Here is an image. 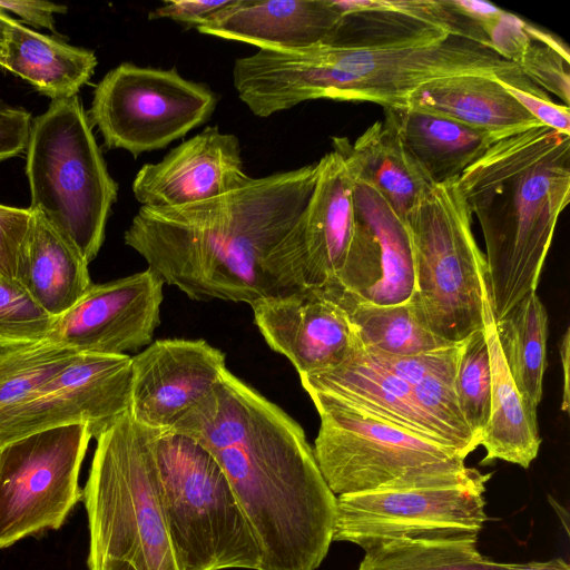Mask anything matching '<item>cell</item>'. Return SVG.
<instances>
[{"label":"cell","instance_id":"1","mask_svg":"<svg viewBox=\"0 0 570 570\" xmlns=\"http://www.w3.org/2000/svg\"><path fill=\"white\" fill-rule=\"evenodd\" d=\"M225 473L258 541L259 570H316L333 542L336 495L302 426L227 368L170 429Z\"/></svg>","mask_w":570,"mask_h":570},{"label":"cell","instance_id":"2","mask_svg":"<svg viewBox=\"0 0 570 570\" xmlns=\"http://www.w3.org/2000/svg\"><path fill=\"white\" fill-rule=\"evenodd\" d=\"M317 163L252 178L217 198L140 207L125 244L195 301L254 302L301 287L286 239L314 189Z\"/></svg>","mask_w":570,"mask_h":570},{"label":"cell","instance_id":"3","mask_svg":"<svg viewBox=\"0 0 570 570\" xmlns=\"http://www.w3.org/2000/svg\"><path fill=\"white\" fill-rule=\"evenodd\" d=\"M519 67L466 38L424 43L347 48L321 43L294 51L264 50L235 60L234 87L257 117L266 118L315 99L407 107L410 95L434 79L483 75L505 80Z\"/></svg>","mask_w":570,"mask_h":570},{"label":"cell","instance_id":"4","mask_svg":"<svg viewBox=\"0 0 570 570\" xmlns=\"http://www.w3.org/2000/svg\"><path fill=\"white\" fill-rule=\"evenodd\" d=\"M480 223L494 320L537 289L570 199V136L539 125L498 140L458 178Z\"/></svg>","mask_w":570,"mask_h":570},{"label":"cell","instance_id":"5","mask_svg":"<svg viewBox=\"0 0 570 570\" xmlns=\"http://www.w3.org/2000/svg\"><path fill=\"white\" fill-rule=\"evenodd\" d=\"M160 431L138 422L128 410L96 439L81 497L89 570H99L107 559L128 561L136 570H178L159 495Z\"/></svg>","mask_w":570,"mask_h":570},{"label":"cell","instance_id":"6","mask_svg":"<svg viewBox=\"0 0 570 570\" xmlns=\"http://www.w3.org/2000/svg\"><path fill=\"white\" fill-rule=\"evenodd\" d=\"M321 420L314 456L330 490L342 494L469 487L485 490L490 473L468 468L456 451L348 402L307 392Z\"/></svg>","mask_w":570,"mask_h":570},{"label":"cell","instance_id":"7","mask_svg":"<svg viewBox=\"0 0 570 570\" xmlns=\"http://www.w3.org/2000/svg\"><path fill=\"white\" fill-rule=\"evenodd\" d=\"M159 495L178 570H259L254 530L225 473L195 439L161 430Z\"/></svg>","mask_w":570,"mask_h":570},{"label":"cell","instance_id":"8","mask_svg":"<svg viewBox=\"0 0 570 570\" xmlns=\"http://www.w3.org/2000/svg\"><path fill=\"white\" fill-rule=\"evenodd\" d=\"M26 150L30 208L89 264L102 245L118 185L78 96L50 102L31 124Z\"/></svg>","mask_w":570,"mask_h":570},{"label":"cell","instance_id":"9","mask_svg":"<svg viewBox=\"0 0 570 570\" xmlns=\"http://www.w3.org/2000/svg\"><path fill=\"white\" fill-rule=\"evenodd\" d=\"M414 263L412 301L429 330L459 344L483 328L485 257L458 179L434 184L404 218Z\"/></svg>","mask_w":570,"mask_h":570},{"label":"cell","instance_id":"10","mask_svg":"<svg viewBox=\"0 0 570 570\" xmlns=\"http://www.w3.org/2000/svg\"><path fill=\"white\" fill-rule=\"evenodd\" d=\"M216 105L212 89L185 79L174 68L124 62L96 86L88 118L107 148L138 157L205 124Z\"/></svg>","mask_w":570,"mask_h":570},{"label":"cell","instance_id":"11","mask_svg":"<svg viewBox=\"0 0 570 570\" xmlns=\"http://www.w3.org/2000/svg\"><path fill=\"white\" fill-rule=\"evenodd\" d=\"M88 425L39 431L0 449V549L59 529L81 500Z\"/></svg>","mask_w":570,"mask_h":570},{"label":"cell","instance_id":"12","mask_svg":"<svg viewBox=\"0 0 570 570\" xmlns=\"http://www.w3.org/2000/svg\"><path fill=\"white\" fill-rule=\"evenodd\" d=\"M484 491L444 487L337 495L332 541L364 551L399 540L478 542L488 520Z\"/></svg>","mask_w":570,"mask_h":570},{"label":"cell","instance_id":"13","mask_svg":"<svg viewBox=\"0 0 570 570\" xmlns=\"http://www.w3.org/2000/svg\"><path fill=\"white\" fill-rule=\"evenodd\" d=\"M131 356L79 354L29 397L0 409V449L29 434L86 424L97 439L130 409Z\"/></svg>","mask_w":570,"mask_h":570},{"label":"cell","instance_id":"14","mask_svg":"<svg viewBox=\"0 0 570 570\" xmlns=\"http://www.w3.org/2000/svg\"><path fill=\"white\" fill-rule=\"evenodd\" d=\"M163 286L150 268L92 284L56 318L48 338L82 354L119 355L148 346L160 322Z\"/></svg>","mask_w":570,"mask_h":570},{"label":"cell","instance_id":"15","mask_svg":"<svg viewBox=\"0 0 570 570\" xmlns=\"http://www.w3.org/2000/svg\"><path fill=\"white\" fill-rule=\"evenodd\" d=\"M225 368V354L204 340H157L131 356L129 410L149 428L170 429L213 392Z\"/></svg>","mask_w":570,"mask_h":570},{"label":"cell","instance_id":"16","mask_svg":"<svg viewBox=\"0 0 570 570\" xmlns=\"http://www.w3.org/2000/svg\"><path fill=\"white\" fill-rule=\"evenodd\" d=\"M352 177L358 226L337 284L327 292L376 305L403 303L412 297L415 281L404 222L374 187Z\"/></svg>","mask_w":570,"mask_h":570},{"label":"cell","instance_id":"17","mask_svg":"<svg viewBox=\"0 0 570 570\" xmlns=\"http://www.w3.org/2000/svg\"><path fill=\"white\" fill-rule=\"evenodd\" d=\"M250 306L268 346L288 358L299 376L337 366L360 341L342 305L317 288L299 287Z\"/></svg>","mask_w":570,"mask_h":570},{"label":"cell","instance_id":"18","mask_svg":"<svg viewBox=\"0 0 570 570\" xmlns=\"http://www.w3.org/2000/svg\"><path fill=\"white\" fill-rule=\"evenodd\" d=\"M308 203L287 237L302 287L333 289L343 271L358 226L354 180L341 154L327 153Z\"/></svg>","mask_w":570,"mask_h":570},{"label":"cell","instance_id":"19","mask_svg":"<svg viewBox=\"0 0 570 570\" xmlns=\"http://www.w3.org/2000/svg\"><path fill=\"white\" fill-rule=\"evenodd\" d=\"M238 138L218 127L171 149L159 163L137 173L132 193L142 207H177L210 200L236 190L253 177L244 169Z\"/></svg>","mask_w":570,"mask_h":570},{"label":"cell","instance_id":"20","mask_svg":"<svg viewBox=\"0 0 570 570\" xmlns=\"http://www.w3.org/2000/svg\"><path fill=\"white\" fill-rule=\"evenodd\" d=\"M299 379L306 392L335 395L371 415L450 448L464 458L478 448L474 441L428 410L405 381L376 363L361 341L337 366Z\"/></svg>","mask_w":570,"mask_h":570},{"label":"cell","instance_id":"21","mask_svg":"<svg viewBox=\"0 0 570 570\" xmlns=\"http://www.w3.org/2000/svg\"><path fill=\"white\" fill-rule=\"evenodd\" d=\"M334 0H230L197 30L264 50L327 43L342 20Z\"/></svg>","mask_w":570,"mask_h":570},{"label":"cell","instance_id":"22","mask_svg":"<svg viewBox=\"0 0 570 570\" xmlns=\"http://www.w3.org/2000/svg\"><path fill=\"white\" fill-rule=\"evenodd\" d=\"M332 146L351 174L374 187L402 220L434 185L405 147L387 108L384 119L370 126L353 144L345 137H334Z\"/></svg>","mask_w":570,"mask_h":570},{"label":"cell","instance_id":"23","mask_svg":"<svg viewBox=\"0 0 570 570\" xmlns=\"http://www.w3.org/2000/svg\"><path fill=\"white\" fill-rule=\"evenodd\" d=\"M407 106L439 114L490 134L497 141L541 125L497 80L459 75L417 87Z\"/></svg>","mask_w":570,"mask_h":570},{"label":"cell","instance_id":"24","mask_svg":"<svg viewBox=\"0 0 570 570\" xmlns=\"http://www.w3.org/2000/svg\"><path fill=\"white\" fill-rule=\"evenodd\" d=\"M483 330L491 367V409L480 445L485 449L482 464L502 460L529 468L537 458L541 438L537 407L517 389L499 344L489 292L483 297Z\"/></svg>","mask_w":570,"mask_h":570},{"label":"cell","instance_id":"25","mask_svg":"<svg viewBox=\"0 0 570 570\" xmlns=\"http://www.w3.org/2000/svg\"><path fill=\"white\" fill-rule=\"evenodd\" d=\"M77 248L35 212L17 271V282L51 316L71 308L94 284Z\"/></svg>","mask_w":570,"mask_h":570},{"label":"cell","instance_id":"26","mask_svg":"<svg viewBox=\"0 0 570 570\" xmlns=\"http://www.w3.org/2000/svg\"><path fill=\"white\" fill-rule=\"evenodd\" d=\"M400 136L432 184L458 179L497 140L488 132L414 107L387 108Z\"/></svg>","mask_w":570,"mask_h":570},{"label":"cell","instance_id":"27","mask_svg":"<svg viewBox=\"0 0 570 570\" xmlns=\"http://www.w3.org/2000/svg\"><path fill=\"white\" fill-rule=\"evenodd\" d=\"M97 63L94 51L68 45L13 20L0 67L57 100L77 96L94 75Z\"/></svg>","mask_w":570,"mask_h":570},{"label":"cell","instance_id":"28","mask_svg":"<svg viewBox=\"0 0 570 570\" xmlns=\"http://www.w3.org/2000/svg\"><path fill=\"white\" fill-rule=\"evenodd\" d=\"M324 293L346 311L366 348L396 356H414L454 345L429 330L412 298L393 305H376L342 291Z\"/></svg>","mask_w":570,"mask_h":570},{"label":"cell","instance_id":"29","mask_svg":"<svg viewBox=\"0 0 570 570\" xmlns=\"http://www.w3.org/2000/svg\"><path fill=\"white\" fill-rule=\"evenodd\" d=\"M495 330L517 389L537 407L542 399L547 366L548 314L535 291L495 321Z\"/></svg>","mask_w":570,"mask_h":570},{"label":"cell","instance_id":"30","mask_svg":"<svg viewBox=\"0 0 570 570\" xmlns=\"http://www.w3.org/2000/svg\"><path fill=\"white\" fill-rule=\"evenodd\" d=\"M461 343L414 356L390 355L363 347L376 363L405 381L428 410L479 446L460 412L454 392Z\"/></svg>","mask_w":570,"mask_h":570},{"label":"cell","instance_id":"31","mask_svg":"<svg viewBox=\"0 0 570 570\" xmlns=\"http://www.w3.org/2000/svg\"><path fill=\"white\" fill-rule=\"evenodd\" d=\"M473 541L399 540L365 551L357 570H507Z\"/></svg>","mask_w":570,"mask_h":570},{"label":"cell","instance_id":"32","mask_svg":"<svg viewBox=\"0 0 570 570\" xmlns=\"http://www.w3.org/2000/svg\"><path fill=\"white\" fill-rule=\"evenodd\" d=\"M79 354L49 338L0 348V409L36 393Z\"/></svg>","mask_w":570,"mask_h":570},{"label":"cell","instance_id":"33","mask_svg":"<svg viewBox=\"0 0 570 570\" xmlns=\"http://www.w3.org/2000/svg\"><path fill=\"white\" fill-rule=\"evenodd\" d=\"M491 384L489 350L481 328L461 343L454 380L460 412L479 445L490 417Z\"/></svg>","mask_w":570,"mask_h":570},{"label":"cell","instance_id":"34","mask_svg":"<svg viewBox=\"0 0 570 570\" xmlns=\"http://www.w3.org/2000/svg\"><path fill=\"white\" fill-rule=\"evenodd\" d=\"M55 321L17 281L0 278V348L48 338Z\"/></svg>","mask_w":570,"mask_h":570},{"label":"cell","instance_id":"35","mask_svg":"<svg viewBox=\"0 0 570 570\" xmlns=\"http://www.w3.org/2000/svg\"><path fill=\"white\" fill-rule=\"evenodd\" d=\"M532 41L517 63L521 72L542 90H549L569 107L570 58L568 47L558 38L533 26Z\"/></svg>","mask_w":570,"mask_h":570},{"label":"cell","instance_id":"36","mask_svg":"<svg viewBox=\"0 0 570 570\" xmlns=\"http://www.w3.org/2000/svg\"><path fill=\"white\" fill-rule=\"evenodd\" d=\"M498 82L541 125L570 136L569 107L552 101L523 73Z\"/></svg>","mask_w":570,"mask_h":570},{"label":"cell","instance_id":"37","mask_svg":"<svg viewBox=\"0 0 570 570\" xmlns=\"http://www.w3.org/2000/svg\"><path fill=\"white\" fill-rule=\"evenodd\" d=\"M35 210L0 204V278L17 281L21 252Z\"/></svg>","mask_w":570,"mask_h":570},{"label":"cell","instance_id":"38","mask_svg":"<svg viewBox=\"0 0 570 570\" xmlns=\"http://www.w3.org/2000/svg\"><path fill=\"white\" fill-rule=\"evenodd\" d=\"M530 27L531 24L519 17L501 9L482 27V30L490 48L517 65L532 41Z\"/></svg>","mask_w":570,"mask_h":570},{"label":"cell","instance_id":"39","mask_svg":"<svg viewBox=\"0 0 570 570\" xmlns=\"http://www.w3.org/2000/svg\"><path fill=\"white\" fill-rule=\"evenodd\" d=\"M230 0H180L166 1L148 14L150 20L169 19L189 27L198 28L206 23L217 11L229 4Z\"/></svg>","mask_w":570,"mask_h":570},{"label":"cell","instance_id":"40","mask_svg":"<svg viewBox=\"0 0 570 570\" xmlns=\"http://www.w3.org/2000/svg\"><path fill=\"white\" fill-rule=\"evenodd\" d=\"M31 116L21 108L0 106V161L27 149Z\"/></svg>","mask_w":570,"mask_h":570},{"label":"cell","instance_id":"41","mask_svg":"<svg viewBox=\"0 0 570 570\" xmlns=\"http://www.w3.org/2000/svg\"><path fill=\"white\" fill-rule=\"evenodd\" d=\"M0 9L11 11L22 18L27 23L37 28L55 30V13L66 12L65 6L48 1H2Z\"/></svg>","mask_w":570,"mask_h":570},{"label":"cell","instance_id":"42","mask_svg":"<svg viewBox=\"0 0 570 570\" xmlns=\"http://www.w3.org/2000/svg\"><path fill=\"white\" fill-rule=\"evenodd\" d=\"M507 570H570V566L563 559L556 558L548 561L507 563Z\"/></svg>","mask_w":570,"mask_h":570},{"label":"cell","instance_id":"43","mask_svg":"<svg viewBox=\"0 0 570 570\" xmlns=\"http://www.w3.org/2000/svg\"><path fill=\"white\" fill-rule=\"evenodd\" d=\"M560 356L563 371V400L561 409L567 411L569 407V328H567L560 342Z\"/></svg>","mask_w":570,"mask_h":570},{"label":"cell","instance_id":"44","mask_svg":"<svg viewBox=\"0 0 570 570\" xmlns=\"http://www.w3.org/2000/svg\"><path fill=\"white\" fill-rule=\"evenodd\" d=\"M14 19L9 17L2 9H0V66L2 62V56L7 38Z\"/></svg>","mask_w":570,"mask_h":570},{"label":"cell","instance_id":"45","mask_svg":"<svg viewBox=\"0 0 570 570\" xmlns=\"http://www.w3.org/2000/svg\"><path fill=\"white\" fill-rule=\"evenodd\" d=\"M99 570H136V568L128 561L107 559L101 563Z\"/></svg>","mask_w":570,"mask_h":570}]
</instances>
